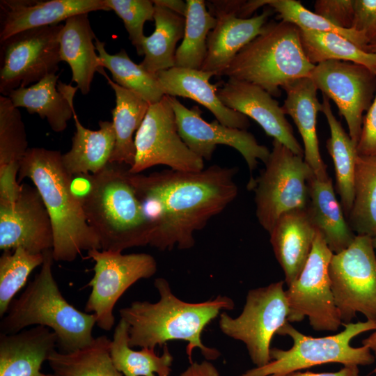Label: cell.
I'll list each match as a JSON object with an SVG mask.
<instances>
[{"label": "cell", "mask_w": 376, "mask_h": 376, "mask_svg": "<svg viewBox=\"0 0 376 376\" xmlns=\"http://www.w3.org/2000/svg\"><path fill=\"white\" fill-rule=\"evenodd\" d=\"M236 173V168L219 165L197 172H129L130 181L152 227L149 245L160 251L192 248L195 233L237 197Z\"/></svg>", "instance_id": "obj_1"}, {"label": "cell", "mask_w": 376, "mask_h": 376, "mask_svg": "<svg viewBox=\"0 0 376 376\" xmlns=\"http://www.w3.org/2000/svg\"><path fill=\"white\" fill-rule=\"evenodd\" d=\"M154 286L159 295L158 301H135L119 311L120 318L129 325L130 347L155 350L157 345L180 340L187 343L186 352L190 363L195 348L200 349L207 359L219 357L217 350L202 343L201 334L221 311L233 309V299L219 295L205 301L189 303L178 298L164 278L156 279Z\"/></svg>", "instance_id": "obj_2"}, {"label": "cell", "mask_w": 376, "mask_h": 376, "mask_svg": "<svg viewBox=\"0 0 376 376\" xmlns=\"http://www.w3.org/2000/svg\"><path fill=\"white\" fill-rule=\"evenodd\" d=\"M25 178L33 182L50 216L54 261L72 262L83 251L101 250L81 201L72 190L73 176L64 168L61 152L29 148L20 163L17 180L20 183Z\"/></svg>", "instance_id": "obj_3"}, {"label": "cell", "mask_w": 376, "mask_h": 376, "mask_svg": "<svg viewBox=\"0 0 376 376\" xmlns=\"http://www.w3.org/2000/svg\"><path fill=\"white\" fill-rule=\"evenodd\" d=\"M123 165L109 163L96 174H86L87 188L78 197L101 250L149 245L152 227L130 181V168Z\"/></svg>", "instance_id": "obj_4"}, {"label": "cell", "mask_w": 376, "mask_h": 376, "mask_svg": "<svg viewBox=\"0 0 376 376\" xmlns=\"http://www.w3.org/2000/svg\"><path fill=\"white\" fill-rule=\"evenodd\" d=\"M52 250L45 253L39 272L11 302L0 323L1 334H15L33 325L49 328L57 336L61 352L85 347L94 340L95 315L74 307L62 295L52 273Z\"/></svg>", "instance_id": "obj_5"}, {"label": "cell", "mask_w": 376, "mask_h": 376, "mask_svg": "<svg viewBox=\"0 0 376 376\" xmlns=\"http://www.w3.org/2000/svg\"><path fill=\"white\" fill-rule=\"evenodd\" d=\"M314 68L303 49L299 29L285 21H271L237 53L221 76L255 84L279 97L285 84L310 77Z\"/></svg>", "instance_id": "obj_6"}, {"label": "cell", "mask_w": 376, "mask_h": 376, "mask_svg": "<svg viewBox=\"0 0 376 376\" xmlns=\"http://www.w3.org/2000/svg\"><path fill=\"white\" fill-rule=\"evenodd\" d=\"M344 329L334 335L313 337L297 330L288 321L277 334L288 336L292 340L288 350L271 348V361L262 367L249 369L239 376H281L324 363H337L344 366H368L375 362L370 350L364 345L352 347L354 338L376 329V322L343 324Z\"/></svg>", "instance_id": "obj_7"}, {"label": "cell", "mask_w": 376, "mask_h": 376, "mask_svg": "<svg viewBox=\"0 0 376 376\" xmlns=\"http://www.w3.org/2000/svg\"><path fill=\"white\" fill-rule=\"evenodd\" d=\"M313 175L302 157L273 139L265 169L247 185L255 191L256 217L265 230L269 233L281 215L306 209Z\"/></svg>", "instance_id": "obj_8"}, {"label": "cell", "mask_w": 376, "mask_h": 376, "mask_svg": "<svg viewBox=\"0 0 376 376\" xmlns=\"http://www.w3.org/2000/svg\"><path fill=\"white\" fill-rule=\"evenodd\" d=\"M329 273L343 324L351 322L357 313L376 322V256L373 237L357 235L347 248L333 254Z\"/></svg>", "instance_id": "obj_9"}, {"label": "cell", "mask_w": 376, "mask_h": 376, "mask_svg": "<svg viewBox=\"0 0 376 376\" xmlns=\"http://www.w3.org/2000/svg\"><path fill=\"white\" fill-rule=\"evenodd\" d=\"M289 313L283 281L250 290L240 315H219V325L227 336L242 341L256 367L271 361L270 345L274 334L287 322Z\"/></svg>", "instance_id": "obj_10"}, {"label": "cell", "mask_w": 376, "mask_h": 376, "mask_svg": "<svg viewBox=\"0 0 376 376\" xmlns=\"http://www.w3.org/2000/svg\"><path fill=\"white\" fill-rule=\"evenodd\" d=\"M333 254L322 235L316 230L301 272L285 290L288 322H298L308 318L311 327L318 331H336L343 325L329 273Z\"/></svg>", "instance_id": "obj_11"}, {"label": "cell", "mask_w": 376, "mask_h": 376, "mask_svg": "<svg viewBox=\"0 0 376 376\" xmlns=\"http://www.w3.org/2000/svg\"><path fill=\"white\" fill-rule=\"evenodd\" d=\"M63 25L25 30L1 42L0 92L26 87L56 74L60 58Z\"/></svg>", "instance_id": "obj_12"}, {"label": "cell", "mask_w": 376, "mask_h": 376, "mask_svg": "<svg viewBox=\"0 0 376 376\" xmlns=\"http://www.w3.org/2000/svg\"><path fill=\"white\" fill-rule=\"evenodd\" d=\"M88 258L95 262L94 276L88 283L91 292L85 312L95 315L96 324L109 331L115 322L114 306L123 293L136 281L149 279L157 271V263L148 253L123 254L120 251L92 249Z\"/></svg>", "instance_id": "obj_13"}, {"label": "cell", "mask_w": 376, "mask_h": 376, "mask_svg": "<svg viewBox=\"0 0 376 376\" xmlns=\"http://www.w3.org/2000/svg\"><path fill=\"white\" fill-rule=\"evenodd\" d=\"M134 163L128 171L140 173L147 169L166 165L170 169L197 172L204 160L193 152L180 137L169 97L150 104L134 136Z\"/></svg>", "instance_id": "obj_14"}, {"label": "cell", "mask_w": 376, "mask_h": 376, "mask_svg": "<svg viewBox=\"0 0 376 376\" xmlns=\"http://www.w3.org/2000/svg\"><path fill=\"white\" fill-rule=\"evenodd\" d=\"M309 77L322 95L334 102L357 146L363 113L375 95L376 74L360 64L327 61L315 65Z\"/></svg>", "instance_id": "obj_15"}, {"label": "cell", "mask_w": 376, "mask_h": 376, "mask_svg": "<svg viewBox=\"0 0 376 376\" xmlns=\"http://www.w3.org/2000/svg\"><path fill=\"white\" fill-rule=\"evenodd\" d=\"M169 97L180 137L203 160L212 159L217 145H226L237 150L246 161L250 172L257 167L258 159L264 164L267 160L270 150L259 144L246 130L230 127L217 120L207 123L202 118V111L197 106L189 109L175 97Z\"/></svg>", "instance_id": "obj_16"}, {"label": "cell", "mask_w": 376, "mask_h": 376, "mask_svg": "<svg viewBox=\"0 0 376 376\" xmlns=\"http://www.w3.org/2000/svg\"><path fill=\"white\" fill-rule=\"evenodd\" d=\"M53 228L44 201L36 189L22 184L17 198L0 202V249L22 248L32 253L52 250Z\"/></svg>", "instance_id": "obj_17"}, {"label": "cell", "mask_w": 376, "mask_h": 376, "mask_svg": "<svg viewBox=\"0 0 376 376\" xmlns=\"http://www.w3.org/2000/svg\"><path fill=\"white\" fill-rule=\"evenodd\" d=\"M217 93L226 107L252 118L274 140L304 157V149L294 136L282 107L266 91L255 84L228 78Z\"/></svg>", "instance_id": "obj_18"}, {"label": "cell", "mask_w": 376, "mask_h": 376, "mask_svg": "<svg viewBox=\"0 0 376 376\" xmlns=\"http://www.w3.org/2000/svg\"><path fill=\"white\" fill-rule=\"evenodd\" d=\"M0 42L21 31L58 24L69 17L109 10L103 0H1Z\"/></svg>", "instance_id": "obj_19"}, {"label": "cell", "mask_w": 376, "mask_h": 376, "mask_svg": "<svg viewBox=\"0 0 376 376\" xmlns=\"http://www.w3.org/2000/svg\"><path fill=\"white\" fill-rule=\"evenodd\" d=\"M273 9L265 8L262 13L249 18H240L229 13L212 14L217 19L209 33L207 54L201 70L221 76L237 53L263 29Z\"/></svg>", "instance_id": "obj_20"}, {"label": "cell", "mask_w": 376, "mask_h": 376, "mask_svg": "<svg viewBox=\"0 0 376 376\" xmlns=\"http://www.w3.org/2000/svg\"><path fill=\"white\" fill-rule=\"evenodd\" d=\"M281 88L286 94L282 108L292 118L301 136L304 159L318 180H327L329 177L320 155L317 134V116L322 108L317 96L318 90L309 77L290 81Z\"/></svg>", "instance_id": "obj_21"}, {"label": "cell", "mask_w": 376, "mask_h": 376, "mask_svg": "<svg viewBox=\"0 0 376 376\" xmlns=\"http://www.w3.org/2000/svg\"><path fill=\"white\" fill-rule=\"evenodd\" d=\"M57 345L56 334L44 326L1 334L0 376H48L40 369Z\"/></svg>", "instance_id": "obj_22"}, {"label": "cell", "mask_w": 376, "mask_h": 376, "mask_svg": "<svg viewBox=\"0 0 376 376\" xmlns=\"http://www.w3.org/2000/svg\"><path fill=\"white\" fill-rule=\"evenodd\" d=\"M165 95L191 99L212 112L221 124L246 130L248 117L226 107L217 95V86L210 83L214 74L201 70L173 67L156 73Z\"/></svg>", "instance_id": "obj_23"}, {"label": "cell", "mask_w": 376, "mask_h": 376, "mask_svg": "<svg viewBox=\"0 0 376 376\" xmlns=\"http://www.w3.org/2000/svg\"><path fill=\"white\" fill-rule=\"evenodd\" d=\"M56 74L47 75L38 82L11 91L8 97L17 107L25 108L46 119L55 132L64 131L73 118L74 97L77 86L58 81Z\"/></svg>", "instance_id": "obj_24"}, {"label": "cell", "mask_w": 376, "mask_h": 376, "mask_svg": "<svg viewBox=\"0 0 376 376\" xmlns=\"http://www.w3.org/2000/svg\"><path fill=\"white\" fill-rule=\"evenodd\" d=\"M315 233L306 210L281 215L269 233L274 253L283 271L288 286L301 272L311 253Z\"/></svg>", "instance_id": "obj_25"}, {"label": "cell", "mask_w": 376, "mask_h": 376, "mask_svg": "<svg viewBox=\"0 0 376 376\" xmlns=\"http://www.w3.org/2000/svg\"><path fill=\"white\" fill-rule=\"evenodd\" d=\"M96 38L88 19V13L72 16L65 21L60 33V58L72 70V81L83 95L91 90L96 72L103 68L96 52Z\"/></svg>", "instance_id": "obj_26"}, {"label": "cell", "mask_w": 376, "mask_h": 376, "mask_svg": "<svg viewBox=\"0 0 376 376\" xmlns=\"http://www.w3.org/2000/svg\"><path fill=\"white\" fill-rule=\"evenodd\" d=\"M306 209L309 219L334 253L347 248L355 235L346 221L342 205L336 198L331 179L320 180L313 175L308 184Z\"/></svg>", "instance_id": "obj_27"}, {"label": "cell", "mask_w": 376, "mask_h": 376, "mask_svg": "<svg viewBox=\"0 0 376 376\" xmlns=\"http://www.w3.org/2000/svg\"><path fill=\"white\" fill-rule=\"evenodd\" d=\"M75 130L70 150L62 154V162L72 176L96 174L110 162L116 136L112 122L100 120V129L91 130L79 121L73 113Z\"/></svg>", "instance_id": "obj_28"}, {"label": "cell", "mask_w": 376, "mask_h": 376, "mask_svg": "<svg viewBox=\"0 0 376 376\" xmlns=\"http://www.w3.org/2000/svg\"><path fill=\"white\" fill-rule=\"evenodd\" d=\"M99 72L104 75L116 97V105L111 111L116 142L109 163L130 168L135 158L134 134L140 127L150 104L137 93L116 84L104 68Z\"/></svg>", "instance_id": "obj_29"}, {"label": "cell", "mask_w": 376, "mask_h": 376, "mask_svg": "<svg viewBox=\"0 0 376 376\" xmlns=\"http://www.w3.org/2000/svg\"><path fill=\"white\" fill-rule=\"evenodd\" d=\"M321 112L326 117L330 130L327 149L334 165L336 187L345 215L348 216L354 200V182L358 157L357 144L343 128L333 113L329 99L322 95Z\"/></svg>", "instance_id": "obj_30"}, {"label": "cell", "mask_w": 376, "mask_h": 376, "mask_svg": "<svg viewBox=\"0 0 376 376\" xmlns=\"http://www.w3.org/2000/svg\"><path fill=\"white\" fill-rule=\"evenodd\" d=\"M128 329V324L120 318L110 341V355L116 369L124 376H169L173 358L167 345L160 356L148 347L134 350L129 344Z\"/></svg>", "instance_id": "obj_31"}, {"label": "cell", "mask_w": 376, "mask_h": 376, "mask_svg": "<svg viewBox=\"0 0 376 376\" xmlns=\"http://www.w3.org/2000/svg\"><path fill=\"white\" fill-rule=\"evenodd\" d=\"M153 20L155 28L143 41L144 58L140 64L150 72L156 74L175 66L176 44L183 38L185 18L155 4Z\"/></svg>", "instance_id": "obj_32"}, {"label": "cell", "mask_w": 376, "mask_h": 376, "mask_svg": "<svg viewBox=\"0 0 376 376\" xmlns=\"http://www.w3.org/2000/svg\"><path fill=\"white\" fill-rule=\"evenodd\" d=\"M110 341L106 336H100L74 352L55 350L47 360L51 369L48 376H124L112 362Z\"/></svg>", "instance_id": "obj_33"}, {"label": "cell", "mask_w": 376, "mask_h": 376, "mask_svg": "<svg viewBox=\"0 0 376 376\" xmlns=\"http://www.w3.org/2000/svg\"><path fill=\"white\" fill-rule=\"evenodd\" d=\"M95 45L100 66L110 71L116 84L137 93L150 104L159 102L165 95L157 75L135 63L125 49L110 54L105 49L104 42L97 38Z\"/></svg>", "instance_id": "obj_34"}, {"label": "cell", "mask_w": 376, "mask_h": 376, "mask_svg": "<svg viewBox=\"0 0 376 376\" xmlns=\"http://www.w3.org/2000/svg\"><path fill=\"white\" fill-rule=\"evenodd\" d=\"M348 224L357 235H376V155H358Z\"/></svg>", "instance_id": "obj_35"}, {"label": "cell", "mask_w": 376, "mask_h": 376, "mask_svg": "<svg viewBox=\"0 0 376 376\" xmlns=\"http://www.w3.org/2000/svg\"><path fill=\"white\" fill-rule=\"evenodd\" d=\"M304 53L313 65L327 61L352 62L376 74V54L367 52L338 34L299 29Z\"/></svg>", "instance_id": "obj_36"}, {"label": "cell", "mask_w": 376, "mask_h": 376, "mask_svg": "<svg viewBox=\"0 0 376 376\" xmlns=\"http://www.w3.org/2000/svg\"><path fill=\"white\" fill-rule=\"evenodd\" d=\"M185 32L175 55V67L201 70L207 54L209 33L216 25V18L203 0H187Z\"/></svg>", "instance_id": "obj_37"}, {"label": "cell", "mask_w": 376, "mask_h": 376, "mask_svg": "<svg viewBox=\"0 0 376 376\" xmlns=\"http://www.w3.org/2000/svg\"><path fill=\"white\" fill-rule=\"evenodd\" d=\"M28 141L18 108L8 96H0V180H17Z\"/></svg>", "instance_id": "obj_38"}, {"label": "cell", "mask_w": 376, "mask_h": 376, "mask_svg": "<svg viewBox=\"0 0 376 376\" xmlns=\"http://www.w3.org/2000/svg\"><path fill=\"white\" fill-rule=\"evenodd\" d=\"M262 7L268 6L279 13L282 21L292 23L299 29L331 32L343 36L367 52L368 42L364 34L354 29H343L323 17L310 11L296 0H260Z\"/></svg>", "instance_id": "obj_39"}, {"label": "cell", "mask_w": 376, "mask_h": 376, "mask_svg": "<svg viewBox=\"0 0 376 376\" xmlns=\"http://www.w3.org/2000/svg\"><path fill=\"white\" fill-rule=\"evenodd\" d=\"M45 253L35 254L22 248L3 251L0 257V316L6 313L14 296L24 285L29 274L41 265Z\"/></svg>", "instance_id": "obj_40"}, {"label": "cell", "mask_w": 376, "mask_h": 376, "mask_svg": "<svg viewBox=\"0 0 376 376\" xmlns=\"http://www.w3.org/2000/svg\"><path fill=\"white\" fill-rule=\"evenodd\" d=\"M109 10H113L123 20L129 39L139 55H143L142 44L146 37L143 26L153 20L155 4L150 0H103Z\"/></svg>", "instance_id": "obj_41"}, {"label": "cell", "mask_w": 376, "mask_h": 376, "mask_svg": "<svg viewBox=\"0 0 376 376\" xmlns=\"http://www.w3.org/2000/svg\"><path fill=\"white\" fill-rule=\"evenodd\" d=\"M314 13L336 26L352 29L354 20V0H317Z\"/></svg>", "instance_id": "obj_42"}, {"label": "cell", "mask_w": 376, "mask_h": 376, "mask_svg": "<svg viewBox=\"0 0 376 376\" xmlns=\"http://www.w3.org/2000/svg\"><path fill=\"white\" fill-rule=\"evenodd\" d=\"M352 29L364 34L368 45L376 44V0H354Z\"/></svg>", "instance_id": "obj_43"}, {"label": "cell", "mask_w": 376, "mask_h": 376, "mask_svg": "<svg viewBox=\"0 0 376 376\" xmlns=\"http://www.w3.org/2000/svg\"><path fill=\"white\" fill-rule=\"evenodd\" d=\"M357 150L359 155H376V93L370 107L363 117Z\"/></svg>", "instance_id": "obj_44"}, {"label": "cell", "mask_w": 376, "mask_h": 376, "mask_svg": "<svg viewBox=\"0 0 376 376\" xmlns=\"http://www.w3.org/2000/svg\"><path fill=\"white\" fill-rule=\"evenodd\" d=\"M178 376H219L215 366L210 361L192 362L190 366Z\"/></svg>", "instance_id": "obj_45"}, {"label": "cell", "mask_w": 376, "mask_h": 376, "mask_svg": "<svg viewBox=\"0 0 376 376\" xmlns=\"http://www.w3.org/2000/svg\"><path fill=\"white\" fill-rule=\"evenodd\" d=\"M281 376H359V370L358 366H344L342 369L336 372L329 373H312L295 371Z\"/></svg>", "instance_id": "obj_46"}, {"label": "cell", "mask_w": 376, "mask_h": 376, "mask_svg": "<svg viewBox=\"0 0 376 376\" xmlns=\"http://www.w3.org/2000/svg\"><path fill=\"white\" fill-rule=\"evenodd\" d=\"M156 5L164 7L184 17H185L187 10L186 2L181 0H153Z\"/></svg>", "instance_id": "obj_47"}, {"label": "cell", "mask_w": 376, "mask_h": 376, "mask_svg": "<svg viewBox=\"0 0 376 376\" xmlns=\"http://www.w3.org/2000/svg\"><path fill=\"white\" fill-rule=\"evenodd\" d=\"M361 343L363 345L368 347L371 352H373L375 359H376V329L369 336L363 339ZM373 373L376 374V366Z\"/></svg>", "instance_id": "obj_48"}, {"label": "cell", "mask_w": 376, "mask_h": 376, "mask_svg": "<svg viewBox=\"0 0 376 376\" xmlns=\"http://www.w3.org/2000/svg\"><path fill=\"white\" fill-rule=\"evenodd\" d=\"M367 52L376 54V44L368 45Z\"/></svg>", "instance_id": "obj_49"}, {"label": "cell", "mask_w": 376, "mask_h": 376, "mask_svg": "<svg viewBox=\"0 0 376 376\" xmlns=\"http://www.w3.org/2000/svg\"><path fill=\"white\" fill-rule=\"evenodd\" d=\"M373 244L375 249H376V235L373 237Z\"/></svg>", "instance_id": "obj_50"}]
</instances>
